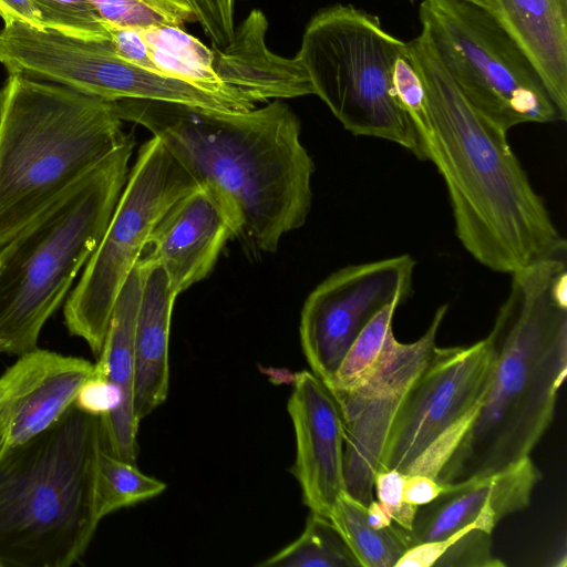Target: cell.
<instances>
[{"label":"cell","mask_w":567,"mask_h":567,"mask_svg":"<svg viewBox=\"0 0 567 567\" xmlns=\"http://www.w3.org/2000/svg\"><path fill=\"white\" fill-rule=\"evenodd\" d=\"M115 109L158 137L198 185L229 202L254 248L275 252L306 223L315 163L298 116L281 100L246 112L136 99L115 101Z\"/></svg>","instance_id":"cell-2"},{"label":"cell","mask_w":567,"mask_h":567,"mask_svg":"<svg viewBox=\"0 0 567 567\" xmlns=\"http://www.w3.org/2000/svg\"><path fill=\"white\" fill-rule=\"evenodd\" d=\"M1 352H2V343H1V341H0V353H1Z\"/></svg>","instance_id":"cell-41"},{"label":"cell","mask_w":567,"mask_h":567,"mask_svg":"<svg viewBox=\"0 0 567 567\" xmlns=\"http://www.w3.org/2000/svg\"><path fill=\"white\" fill-rule=\"evenodd\" d=\"M493 367L494 352L487 338L467 347H436L403 400L378 471L406 474L434 441L474 416Z\"/></svg>","instance_id":"cell-13"},{"label":"cell","mask_w":567,"mask_h":567,"mask_svg":"<svg viewBox=\"0 0 567 567\" xmlns=\"http://www.w3.org/2000/svg\"><path fill=\"white\" fill-rule=\"evenodd\" d=\"M419 18L463 95L503 131L563 121L527 54L489 11L458 0H423Z\"/></svg>","instance_id":"cell-8"},{"label":"cell","mask_w":567,"mask_h":567,"mask_svg":"<svg viewBox=\"0 0 567 567\" xmlns=\"http://www.w3.org/2000/svg\"><path fill=\"white\" fill-rule=\"evenodd\" d=\"M415 265L409 254L349 265L310 292L301 311L300 342L312 373L326 386L372 318L388 305L406 300Z\"/></svg>","instance_id":"cell-12"},{"label":"cell","mask_w":567,"mask_h":567,"mask_svg":"<svg viewBox=\"0 0 567 567\" xmlns=\"http://www.w3.org/2000/svg\"><path fill=\"white\" fill-rule=\"evenodd\" d=\"M102 416L74 404L52 426L0 457V566L70 567L100 518L95 478Z\"/></svg>","instance_id":"cell-5"},{"label":"cell","mask_w":567,"mask_h":567,"mask_svg":"<svg viewBox=\"0 0 567 567\" xmlns=\"http://www.w3.org/2000/svg\"><path fill=\"white\" fill-rule=\"evenodd\" d=\"M443 489L444 485L426 475L408 474L403 486V499L420 507L435 499Z\"/></svg>","instance_id":"cell-37"},{"label":"cell","mask_w":567,"mask_h":567,"mask_svg":"<svg viewBox=\"0 0 567 567\" xmlns=\"http://www.w3.org/2000/svg\"><path fill=\"white\" fill-rule=\"evenodd\" d=\"M405 476L396 470L378 471L374 476V493L394 524L411 530L419 507L403 499Z\"/></svg>","instance_id":"cell-33"},{"label":"cell","mask_w":567,"mask_h":567,"mask_svg":"<svg viewBox=\"0 0 567 567\" xmlns=\"http://www.w3.org/2000/svg\"><path fill=\"white\" fill-rule=\"evenodd\" d=\"M192 8L196 22L214 48L225 47L235 29V0H185Z\"/></svg>","instance_id":"cell-32"},{"label":"cell","mask_w":567,"mask_h":567,"mask_svg":"<svg viewBox=\"0 0 567 567\" xmlns=\"http://www.w3.org/2000/svg\"><path fill=\"white\" fill-rule=\"evenodd\" d=\"M41 355L42 350L39 348L19 355L0 377V457L9 446V427L14 402L35 373Z\"/></svg>","instance_id":"cell-30"},{"label":"cell","mask_w":567,"mask_h":567,"mask_svg":"<svg viewBox=\"0 0 567 567\" xmlns=\"http://www.w3.org/2000/svg\"><path fill=\"white\" fill-rule=\"evenodd\" d=\"M244 1H247V0H244Z\"/></svg>","instance_id":"cell-42"},{"label":"cell","mask_w":567,"mask_h":567,"mask_svg":"<svg viewBox=\"0 0 567 567\" xmlns=\"http://www.w3.org/2000/svg\"><path fill=\"white\" fill-rule=\"evenodd\" d=\"M447 305L435 311L415 341H392L373 372L347 391L331 392L343 425L344 491L368 506L374 499V476L403 400L436 349Z\"/></svg>","instance_id":"cell-11"},{"label":"cell","mask_w":567,"mask_h":567,"mask_svg":"<svg viewBox=\"0 0 567 567\" xmlns=\"http://www.w3.org/2000/svg\"><path fill=\"white\" fill-rule=\"evenodd\" d=\"M367 520L375 529L385 528L393 523L386 508L378 499H373L367 506Z\"/></svg>","instance_id":"cell-39"},{"label":"cell","mask_w":567,"mask_h":567,"mask_svg":"<svg viewBox=\"0 0 567 567\" xmlns=\"http://www.w3.org/2000/svg\"><path fill=\"white\" fill-rule=\"evenodd\" d=\"M240 234L239 218L229 202L213 187L198 185L159 219L142 257L163 266L178 296L203 280L226 241Z\"/></svg>","instance_id":"cell-14"},{"label":"cell","mask_w":567,"mask_h":567,"mask_svg":"<svg viewBox=\"0 0 567 567\" xmlns=\"http://www.w3.org/2000/svg\"><path fill=\"white\" fill-rule=\"evenodd\" d=\"M329 519L341 535L359 567H395L412 546L410 530L396 524L375 529L367 520V506L346 491L338 497Z\"/></svg>","instance_id":"cell-22"},{"label":"cell","mask_w":567,"mask_h":567,"mask_svg":"<svg viewBox=\"0 0 567 567\" xmlns=\"http://www.w3.org/2000/svg\"><path fill=\"white\" fill-rule=\"evenodd\" d=\"M566 533L563 530L550 546L543 565L549 567H566Z\"/></svg>","instance_id":"cell-38"},{"label":"cell","mask_w":567,"mask_h":567,"mask_svg":"<svg viewBox=\"0 0 567 567\" xmlns=\"http://www.w3.org/2000/svg\"><path fill=\"white\" fill-rule=\"evenodd\" d=\"M0 17L4 25L20 23L35 30H44V24L33 0H0Z\"/></svg>","instance_id":"cell-36"},{"label":"cell","mask_w":567,"mask_h":567,"mask_svg":"<svg viewBox=\"0 0 567 567\" xmlns=\"http://www.w3.org/2000/svg\"><path fill=\"white\" fill-rule=\"evenodd\" d=\"M110 42L124 60L151 72L163 74L151 56L150 45L142 30L106 22Z\"/></svg>","instance_id":"cell-35"},{"label":"cell","mask_w":567,"mask_h":567,"mask_svg":"<svg viewBox=\"0 0 567 567\" xmlns=\"http://www.w3.org/2000/svg\"><path fill=\"white\" fill-rule=\"evenodd\" d=\"M260 567H359L331 520L310 512L302 534Z\"/></svg>","instance_id":"cell-24"},{"label":"cell","mask_w":567,"mask_h":567,"mask_svg":"<svg viewBox=\"0 0 567 567\" xmlns=\"http://www.w3.org/2000/svg\"><path fill=\"white\" fill-rule=\"evenodd\" d=\"M505 564L492 554L491 533L480 523L462 528L456 539L434 563V567H501Z\"/></svg>","instance_id":"cell-29"},{"label":"cell","mask_w":567,"mask_h":567,"mask_svg":"<svg viewBox=\"0 0 567 567\" xmlns=\"http://www.w3.org/2000/svg\"><path fill=\"white\" fill-rule=\"evenodd\" d=\"M143 282L138 262L127 277L111 313L102 351L94 370L121 392L120 406L102 416L105 447L115 456L135 463L140 420L134 413L135 327Z\"/></svg>","instance_id":"cell-18"},{"label":"cell","mask_w":567,"mask_h":567,"mask_svg":"<svg viewBox=\"0 0 567 567\" xmlns=\"http://www.w3.org/2000/svg\"><path fill=\"white\" fill-rule=\"evenodd\" d=\"M393 84L399 100L411 117L420 137L427 125L429 114L422 82L408 55L396 60L393 69Z\"/></svg>","instance_id":"cell-31"},{"label":"cell","mask_w":567,"mask_h":567,"mask_svg":"<svg viewBox=\"0 0 567 567\" xmlns=\"http://www.w3.org/2000/svg\"><path fill=\"white\" fill-rule=\"evenodd\" d=\"M540 477L538 467L526 457L497 473L444 485L435 499L417 508L410 530L412 546L445 539L474 523L492 534L503 518L529 505Z\"/></svg>","instance_id":"cell-16"},{"label":"cell","mask_w":567,"mask_h":567,"mask_svg":"<svg viewBox=\"0 0 567 567\" xmlns=\"http://www.w3.org/2000/svg\"><path fill=\"white\" fill-rule=\"evenodd\" d=\"M486 337L494 367L486 394L435 481L453 485L529 457L554 419L567 373V265L547 258L511 274Z\"/></svg>","instance_id":"cell-3"},{"label":"cell","mask_w":567,"mask_h":567,"mask_svg":"<svg viewBox=\"0 0 567 567\" xmlns=\"http://www.w3.org/2000/svg\"><path fill=\"white\" fill-rule=\"evenodd\" d=\"M107 23L147 30L196 22L185 0H86Z\"/></svg>","instance_id":"cell-27"},{"label":"cell","mask_w":567,"mask_h":567,"mask_svg":"<svg viewBox=\"0 0 567 567\" xmlns=\"http://www.w3.org/2000/svg\"><path fill=\"white\" fill-rule=\"evenodd\" d=\"M166 484L143 474L135 463L112 454L104 445L100 452L95 478V508L100 520L109 514L152 498Z\"/></svg>","instance_id":"cell-25"},{"label":"cell","mask_w":567,"mask_h":567,"mask_svg":"<svg viewBox=\"0 0 567 567\" xmlns=\"http://www.w3.org/2000/svg\"><path fill=\"white\" fill-rule=\"evenodd\" d=\"M127 136L114 101L9 73L0 90V248Z\"/></svg>","instance_id":"cell-4"},{"label":"cell","mask_w":567,"mask_h":567,"mask_svg":"<svg viewBox=\"0 0 567 567\" xmlns=\"http://www.w3.org/2000/svg\"><path fill=\"white\" fill-rule=\"evenodd\" d=\"M133 134L63 197L0 248L2 352L38 348L42 328L59 309L100 244L128 175Z\"/></svg>","instance_id":"cell-6"},{"label":"cell","mask_w":567,"mask_h":567,"mask_svg":"<svg viewBox=\"0 0 567 567\" xmlns=\"http://www.w3.org/2000/svg\"><path fill=\"white\" fill-rule=\"evenodd\" d=\"M142 32L150 45L151 56L163 74L214 92L245 96L219 80L212 66V48L183 28L157 27Z\"/></svg>","instance_id":"cell-23"},{"label":"cell","mask_w":567,"mask_h":567,"mask_svg":"<svg viewBox=\"0 0 567 567\" xmlns=\"http://www.w3.org/2000/svg\"><path fill=\"white\" fill-rule=\"evenodd\" d=\"M267 29L265 13L254 9L235 25L225 47H212V66L219 80L255 103L313 94L297 56H280L268 49Z\"/></svg>","instance_id":"cell-17"},{"label":"cell","mask_w":567,"mask_h":567,"mask_svg":"<svg viewBox=\"0 0 567 567\" xmlns=\"http://www.w3.org/2000/svg\"><path fill=\"white\" fill-rule=\"evenodd\" d=\"M406 54V42L386 32L377 16L334 4L310 19L296 56L313 94L347 131L392 142L424 161L393 84L394 64Z\"/></svg>","instance_id":"cell-7"},{"label":"cell","mask_w":567,"mask_h":567,"mask_svg":"<svg viewBox=\"0 0 567 567\" xmlns=\"http://www.w3.org/2000/svg\"><path fill=\"white\" fill-rule=\"evenodd\" d=\"M400 303L393 302L379 311L363 328L347 351L329 386L330 392L347 391L365 380L377 368L395 339L393 318Z\"/></svg>","instance_id":"cell-26"},{"label":"cell","mask_w":567,"mask_h":567,"mask_svg":"<svg viewBox=\"0 0 567 567\" xmlns=\"http://www.w3.org/2000/svg\"><path fill=\"white\" fill-rule=\"evenodd\" d=\"M143 282L135 327L134 413L141 421L167 398L168 340L176 295L162 265L141 257Z\"/></svg>","instance_id":"cell-19"},{"label":"cell","mask_w":567,"mask_h":567,"mask_svg":"<svg viewBox=\"0 0 567 567\" xmlns=\"http://www.w3.org/2000/svg\"><path fill=\"white\" fill-rule=\"evenodd\" d=\"M0 64L8 73L56 83L106 101L154 100L235 112L256 107L247 97L142 69L122 59L110 41H86L20 23L0 30Z\"/></svg>","instance_id":"cell-10"},{"label":"cell","mask_w":567,"mask_h":567,"mask_svg":"<svg viewBox=\"0 0 567 567\" xmlns=\"http://www.w3.org/2000/svg\"><path fill=\"white\" fill-rule=\"evenodd\" d=\"M44 30L86 41H110L106 22L86 0H33Z\"/></svg>","instance_id":"cell-28"},{"label":"cell","mask_w":567,"mask_h":567,"mask_svg":"<svg viewBox=\"0 0 567 567\" xmlns=\"http://www.w3.org/2000/svg\"><path fill=\"white\" fill-rule=\"evenodd\" d=\"M93 372L94 363L83 358L43 350L35 373L14 402L9 446L24 443L58 422Z\"/></svg>","instance_id":"cell-21"},{"label":"cell","mask_w":567,"mask_h":567,"mask_svg":"<svg viewBox=\"0 0 567 567\" xmlns=\"http://www.w3.org/2000/svg\"><path fill=\"white\" fill-rule=\"evenodd\" d=\"M288 413L296 436L291 472L310 512L329 518L344 491L343 425L339 406L319 378L300 371L293 375Z\"/></svg>","instance_id":"cell-15"},{"label":"cell","mask_w":567,"mask_h":567,"mask_svg":"<svg viewBox=\"0 0 567 567\" xmlns=\"http://www.w3.org/2000/svg\"><path fill=\"white\" fill-rule=\"evenodd\" d=\"M493 16L527 54L567 120V0H494Z\"/></svg>","instance_id":"cell-20"},{"label":"cell","mask_w":567,"mask_h":567,"mask_svg":"<svg viewBox=\"0 0 567 567\" xmlns=\"http://www.w3.org/2000/svg\"><path fill=\"white\" fill-rule=\"evenodd\" d=\"M122 395L117 386L95 370L82 384L74 405L92 415L106 416L121 404Z\"/></svg>","instance_id":"cell-34"},{"label":"cell","mask_w":567,"mask_h":567,"mask_svg":"<svg viewBox=\"0 0 567 567\" xmlns=\"http://www.w3.org/2000/svg\"><path fill=\"white\" fill-rule=\"evenodd\" d=\"M196 181L153 136L128 172L104 235L64 303V322L97 358L115 301L159 219Z\"/></svg>","instance_id":"cell-9"},{"label":"cell","mask_w":567,"mask_h":567,"mask_svg":"<svg viewBox=\"0 0 567 567\" xmlns=\"http://www.w3.org/2000/svg\"><path fill=\"white\" fill-rule=\"evenodd\" d=\"M458 1H464V2H468L472 4L478 6L481 8L486 9L492 14L494 13V0H458Z\"/></svg>","instance_id":"cell-40"},{"label":"cell","mask_w":567,"mask_h":567,"mask_svg":"<svg viewBox=\"0 0 567 567\" xmlns=\"http://www.w3.org/2000/svg\"><path fill=\"white\" fill-rule=\"evenodd\" d=\"M429 121L420 134L424 161L445 183L456 236L486 268L513 274L565 257L566 239L533 187L503 131L463 95L427 34L406 42Z\"/></svg>","instance_id":"cell-1"}]
</instances>
